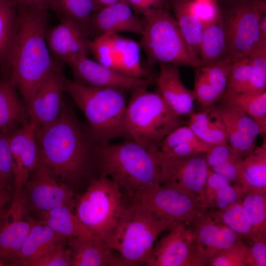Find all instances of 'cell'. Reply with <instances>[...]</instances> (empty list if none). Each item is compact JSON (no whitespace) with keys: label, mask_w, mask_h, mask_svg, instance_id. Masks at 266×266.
I'll list each match as a JSON object with an SVG mask.
<instances>
[{"label":"cell","mask_w":266,"mask_h":266,"mask_svg":"<svg viewBox=\"0 0 266 266\" xmlns=\"http://www.w3.org/2000/svg\"><path fill=\"white\" fill-rule=\"evenodd\" d=\"M168 228L169 233L155 244L146 266H206L189 223L175 222Z\"/></svg>","instance_id":"obj_11"},{"label":"cell","mask_w":266,"mask_h":266,"mask_svg":"<svg viewBox=\"0 0 266 266\" xmlns=\"http://www.w3.org/2000/svg\"><path fill=\"white\" fill-rule=\"evenodd\" d=\"M220 116L225 127L229 144L244 158L256 147V138L242 132L226 117Z\"/></svg>","instance_id":"obj_43"},{"label":"cell","mask_w":266,"mask_h":266,"mask_svg":"<svg viewBox=\"0 0 266 266\" xmlns=\"http://www.w3.org/2000/svg\"><path fill=\"white\" fill-rule=\"evenodd\" d=\"M241 203L246 217L252 227V239L259 236H266V193L246 191Z\"/></svg>","instance_id":"obj_36"},{"label":"cell","mask_w":266,"mask_h":266,"mask_svg":"<svg viewBox=\"0 0 266 266\" xmlns=\"http://www.w3.org/2000/svg\"><path fill=\"white\" fill-rule=\"evenodd\" d=\"M244 193L241 185H231L227 178L208 168L203 200L209 209L220 210L233 202L240 201Z\"/></svg>","instance_id":"obj_29"},{"label":"cell","mask_w":266,"mask_h":266,"mask_svg":"<svg viewBox=\"0 0 266 266\" xmlns=\"http://www.w3.org/2000/svg\"><path fill=\"white\" fill-rule=\"evenodd\" d=\"M150 150L154 153L160 169L161 185L200 198L204 201L208 170L205 153L166 158Z\"/></svg>","instance_id":"obj_12"},{"label":"cell","mask_w":266,"mask_h":266,"mask_svg":"<svg viewBox=\"0 0 266 266\" xmlns=\"http://www.w3.org/2000/svg\"><path fill=\"white\" fill-rule=\"evenodd\" d=\"M17 7L18 33L7 64L6 78L15 85L28 108L38 88L60 66L54 61L46 40L47 10L18 3Z\"/></svg>","instance_id":"obj_1"},{"label":"cell","mask_w":266,"mask_h":266,"mask_svg":"<svg viewBox=\"0 0 266 266\" xmlns=\"http://www.w3.org/2000/svg\"><path fill=\"white\" fill-rule=\"evenodd\" d=\"M71 205H62L39 212L38 222L48 226L67 239L92 236L73 213Z\"/></svg>","instance_id":"obj_31"},{"label":"cell","mask_w":266,"mask_h":266,"mask_svg":"<svg viewBox=\"0 0 266 266\" xmlns=\"http://www.w3.org/2000/svg\"><path fill=\"white\" fill-rule=\"evenodd\" d=\"M89 31L90 34L94 33L97 36L122 32L142 34L144 25L142 19L120 0L94 13L89 22Z\"/></svg>","instance_id":"obj_20"},{"label":"cell","mask_w":266,"mask_h":266,"mask_svg":"<svg viewBox=\"0 0 266 266\" xmlns=\"http://www.w3.org/2000/svg\"><path fill=\"white\" fill-rule=\"evenodd\" d=\"M67 239L48 226L34 221L12 266H30Z\"/></svg>","instance_id":"obj_23"},{"label":"cell","mask_w":266,"mask_h":266,"mask_svg":"<svg viewBox=\"0 0 266 266\" xmlns=\"http://www.w3.org/2000/svg\"><path fill=\"white\" fill-rule=\"evenodd\" d=\"M15 192H20L38 164L35 124L30 121L11 133L9 138Z\"/></svg>","instance_id":"obj_19"},{"label":"cell","mask_w":266,"mask_h":266,"mask_svg":"<svg viewBox=\"0 0 266 266\" xmlns=\"http://www.w3.org/2000/svg\"><path fill=\"white\" fill-rule=\"evenodd\" d=\"M95 11L93 0H57L55 11L60 17H66L77 21L89 33V22Z\"/></svg>","instance_id":"obj_38"},{"label":"cell","mask_w":266,"mask_h":266,"mask_svg":"<svg viewBox=\"0 0 266 266\" xmlns=\"http://www.w3.org/2000/svg\"><path fill=\"white\" fill-rule=\"evenodd\" d=\"M30 121L27 107L20 100L13 83L7 78L0 81V133H11Z\"/></svg>","instance_id":"obj_26"},{"label":"cell","mask_w":266,"mask_h":266,"mask_svg":"<svg viewBox=\"0 0 266 266\" xmlns=\"http://www.w3.org/2000/svg\"><path fill=\"white\" fill-rule=\"evenodd\" d=\"M73 266H131L103 240L93 236L67 239Z\"/></svg>","instance_id":"obj_21"},{"label":"cell","mask_w":266,"mask_h":266,"mask_svg":"<svg viewBox=\"0 0 266 266\" xmlns=\"http://www.w3.org/2000/svg\"><path fill=\"white\" fill-rule=\"evenodd\" d=\"M14 189H6L0 187V218L5 216L14 196Z\"/></svg>","instance_id":"obj_52"},{"label":"cell","mask_w":266,"mask_h":266,"mask_svg":"<svg viewBox=\"0 0 266 266\" xmlns=\"http://www.w3.org/2000/svg\"><path fill=\"white\" fill-rule=\"evenodd\" d=\"M246 191L266 193V140L244 158Z\"/></svg>","instance_id":"obj_35"},{"label":"cell","mask_w":266,"mask_h":266,"mask_svg":"<svg viewBox=\"0 0 266 266\" xmlns=\"http://www.w3.org/2000/svg\"><path fill=\"white\" fill-rule=\"evenodd\" d=\"M67 65L71 68L75 80L91 86L132 90L147 87L156 82V79L151 77L138 78L126 75L90 59L88 56L77 58Z\"/></svg>","instance_id":"obj_16"},{"label":"cell","mask_w":266,"mask_h":266,"mask_svg":"<svg viewBox=\"0 0 266 266\" xmlns=\"http://www.w3.org/2000/svg\"><path fill=\"white\" fill-rule=\"evenodd\" d=\"M0 266H1V264L0 263Z\"/></svg>","instance_id":"obj_57"},{"label":"cell","mask_w":266,"mask_h":266,"mask_svg":"<svg viewBox=\"0 0 266 266\" xmlns=\"http://www.w3.org/2000/svg\"><path fill=\"white\" fill-rule=\"evenodd\" d=\"M209 146L200 140L187 126L178 127L151 148L162 157L176 158L205 153Z\"/></svg>","instance_id":"obj_24"},{"label":"cell","mask_w":266,"mask_h":266,"mask_svg":"<svg viewBox=\"0 0 266 266\" xmlns=\"http://www.w3.org/2000/svg\"><path fill=\"white\" fill-rule=\"evenodd\" d=\"M227 54L226 32L223 21L221 18L203 29L200 46V61L204 66L227 57Z\"/></svg>","instance_id":"obj_33"},{"label":"cell","mask_w":266,"mask_h":266,"mask_svg":"<svg viewBox=\"0 0 266 266\" xmlns=\"http://www.w3.org/2000/svg\"><path fill=\"white\" fill-rule=\"evenodd\" d=\"M16 3L29 7L47 10L51 9L55 11L57 0H16Z\"/></svg>","instance_id":"obj_53"},{"label":"cell","mask_w":266,"mask_h":266,"mask_svg":"<svg viewBox=\"0 0 266 266\" xmlns=\"http://www.w3.org/2000/svg\"><path fill=\"white\" fill-rule=\"evenodd\" d=\"M136 14L144 15L148 11L160 7L163 0H121Z\"/></svg>","instance_id":"obj_51"},{"label":"cell","mask_w":266,"mask_h":266,"mask_svg":"<svg viewBox=\"0 0 266 266\" xmlns=\"http://www.w3.org/2000/svg\"><path fill=\"white\" fill-rule=\"evenodd\" d=\"M264 4L247 2L235 7L224 22L227 43V57L233 63L247 57L262 40L259 24Z\"/></svg>","instance_id":"obj_10"},{"label":"cell","mask_w":266,"mask_h":266,"mask_svg":"<svg viewBox=\"0 0 266 266\" xmlns=\"http://www.w3.org/2000/svg\"><path fill=\"white\" fill-rule=\"evenodd\" d=\"M10 134L0 133V187L14 189V177L9 144Z\"/></svg>","instance_id":"obj_44"},{"label":"cell","mask_w":266,"mask_h":266,"mask_svg":"<svg viewBox=\"0 0 266 266\" xmlns=\"http://www.w3.org/2000/svg\"><path fill=\"white\" fill-rule=\"evenodd\" d=\"M110 38L116 58L113 69L133 77H150L149 71L141 65L139 44L115 33H111Z\"/></svg>","instance_id":"obj_27"},{"label":"cell","mask_w":266,"mask_h":266,"mask_svg":"<svg viewBox=\"0 0 266 266\" xmlns=\"http://www.w3.org/2000/svg\"><path fill=\"white\" fill-rule=\"evenodd\" d=\"M96 11L106 6L115 3L120 0H93Z\"/></svg>","instance_id":"obj_54"},{"label":"cell","mask_w":266,"mask_h":266,"mask_svg":"<svg viewBox=\"0 0 266 266\" xmlns=\"http://www.w3.org/2000/svg\"><path fill=\"white\" fill-rule=\"evenodd\" d=\"M205 157L210 169L224 176L230 182L239 184L244 192L246 191L244 158L228 143L210 146Z\"/></svg>","instance_id":"obj_25"},{"label":"cell","mask_w":266,"mask_h":266,"mask_svg":"<svg viewBox=\"0 0 266 266\" xmlns=\"http://www.w3.org/2000/svg\"><path fill=\"white\" fill-rule=\"evenodd\" d=\"M233 63L231 60L226 57L200 67L199 71L221 96L225 92L228 77Z\"/></svg>","instance_id":"obj_39"},{"label":"cell","mask_w":266,"mask_h":266,"mask_svg":"<svg viewBox=\"0 0 266 266\" xmlns=\"http://www.w3.org/2000/svg\"><path fill=\"white\" fill-rule=\"evenodd\" d=\"M36 138L38 164L67 184L94 166L93 153L99 142L89 128L65 107L54 123L36 130Z\"/></svg>","instance_id":"obj_2"},{"label":"cell","mask_w":266,"mask_h":266,"mask_svg":"<svg viewBox=\"0 0 266 266\" xmlns=\"http://www.w3.org/2000/svg\"><path fill=\"white\" fill-rule=\"evenodd\" d=\"M60 22L47 29L46 40L50 53L58 64L67 65L73 60L90 53V34L80 23L60 17Z\"/></svg>","instance_id":"obj_15"},{"label":"cell","mask_w":266,"mask_h":266,"mask_svg":"<svg viewBox=\"0 0 266 266\" xmlns=\"http://www.w3.org/2000/svg\"><path fill=\"white\" fill-rule=\"evenodd\" d=\"M64 90L83 112L98 142L106 143L118 137L130 139L125 124L126 90L91 86L66 77Z\"/></svg>","instance_id":"obj_4"},{"label":"cell","mask_w":266,"mask_h":266,"mask_svg":"<svg viewBox=\"0 0 266 266\" xmlns=\"http://www.w3.org/2000/svg\"><path fill=\"white\" fill-rule=\"evenodd\" d=\"M216 109L221 116L228 119L243 133L255 138L260 134L259 129L254 121L237 106L225 102L223 106Z\"/></svg>","instance_id":"obj_41"},{"label":"cell","mask_w":266,"mask_h":266,"mask_svg":"<svg viewBox=\"0 0 266 266\" xmlns=\"http://www.w3.org/2000/svg\"><path fill=\"white\" fill-rule=\"evenodd\" d=\"M18 29L16 0H0V64H8Z\"/></svg>","instance_id":"obj_32"},{"label":"cell","mask_w":266,"mask_h":266,"mask_svg":"<svg viewBox=\"0 0 266 266\" xmlns=\"http://www.w3.org/2000/svg\"><path fill=\"white\" fill-rule=\"evenodd\" d=\"M90 53L97 62L113 68L116 58L112 46L110 33L98 35L91 40Z\"/></svg>","instance_id":"obj_45"},{"label":"cell","mask_w":266,"mask_h":266,"mask_svg":"<svg viewBox=\"0 0 266 266\" xmlns=\"http://www.w3.org/2000/svg\"><path fill=\"white\" fill-rule=\"evenodd\" d=\"M23 190L15 192L0 229V263L12 264L29 234L34 221L30 217Z\"/></svg>","instance_id":"obj_14"},{"label":"cell","mask_w":266,"mask_h":266,"mask_svg":"<svg viewBox=\"0 0 266 266\" xmlns=\"http://www.w3.org/2000/svg\"><path fill=\"white\" fill-rule=\"evenodd\" d=\"M66 77L61 68L53 71L38 88L28 107L30 120L36 130L54 123L62 111L63 93Z\"/></svg>","instance_id":"obj_18"},{"label":"cell","mask_w":266,"mask_h":266,"mask_svg":"<svg viewBox=\"0 0 266 266\" xmlns=\"http://www.w3.org/2000/svg\"><path fill=\"white\" fill-rule=\"evenodd\" d=\"M248 247L242 239L219 252L207 263L209 266H247Z\"/></svg>","instance_id":"obj_42"},{"label":"cell","mask_w":266,"mask_h":266,"mask_svg":"<svg viewBox=\"0 0 266 266\" xmlns=\"http://www.w3.org/2000/svg\"><path fill=\"white\" fill-rule=\"evenodd\" d=\"M133 202L162 218L189 223L209 208L200 198L162 185L131 197Z\"/></svg>","instance_id":"obj_9"},{"label":"cell","mask_w":266,"mask_h":266,"mask_svg":"<svg viewBox=\"0 0 266 266\" xmlns=\"http://www.w3.org/2000/svg\"><path fill=\"white\" fill-rule=\"evenodd\" d=\"M120 186L100 175L78 200L75 214L92 236L105 242L113 233L127 205Z\"/></svg>","instance_id":"obj_7"},{"label":"cell","mask_w":266,"mask_h":266,"mask_svg":"<svg viewBox=\"0 0 266 266\" xmlns=\"http://www.w3.org/2000/svg\"><path fill=\"white\" fill-rule=\"evenodd\" d=\"M146 88L132 90L125 124L130 139L149 149L183 122L158 91L150 92Z\"/></svg>","instance_id":"obj_5"},{"label":"cell","mask_w":266,"mask_h":266,"mask_svg":"<svg viewBox=\"0 0 266 266\" xmlns=\"http://www.w3.org/2000/svg\"><path fill=\"white\" fill-rule=\"evenodd\" d=\"M172 7L174 18L192 57L200 67L202 66L200 61V46L203 32L202 25L190 11L188 0H173Z\"/></svg>","instance_id":"obj_28"},{"label":"cell","mask_w":266,"mask_h":266,"mask_svg":"<svg viewBox=\"0 0 266 266\" xmlns=\"http://www.w3.org/2000/svg\"><path fill=\"white\" fill-rule=\"evenodd\" d=\"M251 241L247 266H266V236L257 237Z\"/></svg>","instance_id":"obj_50"},{"label":"cell","mask_w":266,"mask_h":266,"mask_svg":"<svg viewBox=\"0 0 266 266\" xmlns=\"http://www.w3.org/2000/svg\"><path fill=\"white\" fill-rule=\"evenodd\" d=\"M72 266V258L66 240L46 256L33 263L30 266Z\"/></svg>","instance_id":"obj_48"},{"label":"cell","mask_w":266,"mask_h":266,"mask_svg":"<svg viewBox=\"0 0 266 266\" xmlns=\"http://www.w3.org/2000/svg\"><path fill=\"white\" fill-rule=\"evenodd\" d=\"M193 92L196 100L205 108L214 107L222 97L200 71L196 74Z\"/></svg>","instance_id":"obj_47"},{"label":"cell","mask_w":266,"mask_h":266,"mask_svg":"<svg viewBox=\"0 0 266 266\" xmlns=\"http://www.w3.org/2000/svg\"><path fill=\"white\" fill-rule=\"evenodd\" d=\"M93 162L99 176L115 181L131 198L161 185L160 169L154 153L133 140L117 144L98 142Z\"/></svg>","instance_id":"obj_3"},{"label":"cell","mask_w":266,"mask_h":266,"mask_svg":"<svg viewBox=\"0 0 266 266\" xmlns=\"http://www.w3.org/2000/svg\"><path fill=\"white\" fill-rule=\"evenodd\" d=\"M29 212L49 210L71 205L73 193L68 185L38 164L24 186Z\"/></svg>","instance_id":"obj_13"},{"label":"cell","mask_w":266,"mask_h":266,"mask_svg":"<svg viewBox=\"0 0 266 266\" xmlns=\"http://www.w3.org/2000/svg\"><path fill=\"white\" fill-rule=\"evenodd\" d=\"M5 216L0 218V228L1 227L2 224L3 223V220L4 219Z\"/></svg>","instance_id":"obj_56"},{"label":"cell","mask_w":266,"mask_h":266,"mask_svg":"<svg viewBox=\"0 0 266 266\" xmlns=\"http://www.w3.org/2000/svg\"><path fill=\"white\" fill-rule=\"evenodd\" d=\"M212 212L216 219L243 238L250 241L253 238L252 227L246 217L241 201L233 202L220 210L212 209Z\"/></svg>","instance_id":"obj_37"},{"label":"cell","mask_w":266,"mask_h":266,"mask_svg":"<svg viewBox=\"0 0 266 266\" xmlns=\"http://www.w3.org/2000/svg\"><path fill=\"white\" fill-rule=\"evenodd\" d=\"M174 222L133 202L126 207L106 242L133 266L146 265L158 236Z\"/></svg>","instance_id":"obj_6"},{"label":"cell","mask_w":266,"mask_h":266,"mask_svg":"<svg viewBox=\"0 0 266 266\" xmlns=\"http://www.w3.org/2000/svg\"><path fill=\"white\" fill-rule=\"evenodd\" d=\"M190 11L200 22L203 29L221 19L216 4L213 0H188Z\"/></svg>","instance_id":"obj_46"},{"label":"cell","mask_w":266,"mask_h":266,"mask_svg":"<svg viewBox=\"0 0 266 266\" xmlns=\"http://www.w3.org/2000/svg\"><path fill=\"white\" fill-rule=\"evenodd\" d=\"M225 102L242 109L257 124L260 134L266 133V91L261 93L224 94Z\"/></svg>","instance_id":"obj_34"},{"label":"cell","mask_w":266,"mask_h":266,"mask_svg":"<svg viewBox=\"0 0 266 266\" xmlns=\"http://www.w3.org/2000/svg\"><path fill=\"white\" fill-rule=\"evenodd\" d=\"M252 74L247 57L234 62L230 71L226 92L224 94L244 93L251 81Z\"/></svg>","instance_id":"obj_40"},{"label":"cell","mask_w":266,"mask_h":266,"mask_svg":"<svg viewBox=\"0 0 266 266\" xmlns=\"http://www.w3.org/2000/svg\"><path fill=\"white\" fill-rule=\"evenodd\" d=\"M156 82L159 93L177 114L181 116L193 113L194 94L182 83L176 65L162 64Z\"/></svg>","instance_id":"obj_22"},{"label":"cell","mask_w":266,"mask_h":266,"mask_svg":"<svg viewBox=\"0 0 266 266\" xmlns=\"http://www.w3.org/2000/svg\"><path fill=\"white\" fill-rule=\"evenodd\" d=\"M188 126L200 140L209 146L228 143L224 124L214 107L192 113Z\"/></svg>","instance_id":"obj_30"},{"label":"cell","mask_w":266,"mask_h":266,"mask_svg":"<svg viewBox=\"0 0 266 266\" xmlns=\"http://www.w3.org/2000/svg\"><path fill=\"white\" fill-rule=\"evenodd\" d=\"M200 255L206 266L214 256L227 249L242 236L216 219L208 209L190 223Z\"/></svg>","instance_id":"obj_17"},{"label":"cell","mask_w":266,"mask_h":266,"mask_svg":"<svg viewBox=\"0 0 266 266\" xmlns=\"http://www.w3.org/2000/svg\"><path fill=\"white\" fill-rule=\"evenodd\" d=\"M143 16L140 45L151 63L200 67L192 57L175 18L167 10L160 7Z\"/></svg>","instance_id":"obj_8"},{"label":"cell","mask_w":266,"mask_h":266,"mask_svg":"<svg viewBox=\"0 0 266 266\" xmlns=\"http://www.w3.org/2000/svg\"><path fill=\"white\" fill-rule=\"evenodd\" d=\"M259 30L262 40H266V17L263 15L259 24Z\"/></svg>","instance_id":"obj_55"},{"label":"cell","mask_w":266,"mask_h":266,"mask_svg":"<svg viewBox=\"0 0 266 266\" xmlns=\"http://www.w3.org/2000/svg\"><path fill=\"white\" fill-rule=\"evenodd\" d=\"M247 57L253 76L266 81V40H262Z\"/></svg>","instance_id":"obj_49"}]
</instances>
